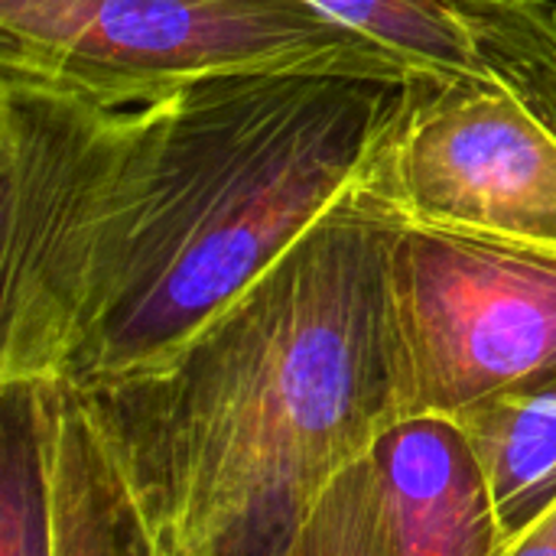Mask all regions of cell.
I'll use <instances>...</instances> for the list:
<instances>
[{
  "label": "cell",
  "instance_id": "cell-1",
  "mask_svg": "<svg viewBox=\"0 0 556 556\" xmlns=\"http://www.w3.org/2000/svg\"><path fill=\"white\" fill-rule=\"evenodd\" d=\"M401 85L248 75L101 104L0 72V381L166 365L355 186Z\"/></svg>",
  "mask_w": 556,
  "mask_h": 556
},
{
  "label": "cell",
  "instance_id": "cell-2",
  "mask_svg": "<svg viewBox=\"0 0 556 556\" xmlns=\"http://www.w3.org/2000/svg\"><path fill=\"white\" fill-rule=\"evenodd\" d=\"M78 391L166 556H283L401 424L384 218L352 186L166 365Z\"/></svg>",
  "mask_w": 556,
  "mask_h": 556
},
{
  "label": "cell",
  "instance_id": "cell-3",
  "mask_svg": "<svg viewBox=\"0 0 556 556\" xmlns=\"http://www.w3.org/2000/svg\"><path fill=\"white\" fill-rule=\"evenodd\" d=\"M0 72L101 104L248 75L410 78L309 0H0Z\"/></svg>",
  "mask_w": 556,
  "mask_h": 556
},
{
  "label": "cell",
  "instance_id": "cell-4",
  "mask_svg": "<svg viewBox=\"0 0 556 556\" xmlns=\"http://www.w3.org/2000/svg\"><path fill=\"white\" fill-rule=\"evenodd\" d=\"M384 313L401 420L556 371V254L384 218Z\"/></svg>",
  "mask_w": 556,
  "mask_h": 556
},
{
  "label": "cell",
  "instance_id": "cell-5",
  "mask_svg": "<svg viewBox=\"0 0 556 556\" xmlns=\"http://www.w3.org/2000/svg\"><path fill=\"white\" fill-rule=\"evenodd\" d=\"M355 195L397 225L556 254V130L495 85L417 72Z\"/></svg>",
  "mask_w": 556,
  "mask_h": 556
},
{
  "label": "cell",
  "instance_id": "cell-6",
  "mask_svg": "<svg viewBox=\"0 0 556 556\" xmlns=\"http://www.w3.org/2000/svg\"><path fill=\"white\" fill-rule=\"evenodd\" d=\"M410 75L495 85L556 130L554 0H309Z\"/></svg>",
  "mask_w": 556,
  "mask_h": 556
},
{
  "label": "cell",
  "instance_id": "cell-7",
  "mask_svg": "<svg viewBox=\"0 0 556 556\" xmlns=\"http://www.w3.org/2000/svg\"><path fill=\"white\" fill-rule=\"evenodd\" d=\"M401 556H498L505 531L485 472L450 417H407L371 453Z\"/></svg>",
  "mask_w": 556,
  "mask_h": 556
},
{
  "label": "cell",
  "instance_id": "cell-8",
  "mask_svg": "<svg viewBox=\"0 0 556 556\" xmlns=\"http://www.w3.org/2000/svg\"><path fill=\"white\" fill-rule=\"evenodd\" d=\"M49 384L59 556H166L81 391Z\"/></svg>",
  "mask_w": 556,
  "mask_h": 556
},
{
  "label": "cell",
  "instance_id": "cell-9",
  "mask_svg": "<svg viewBox=\"0 0 556 556\" xmlns=\"http://www.w3.org/2000/svg\"><path fill=\"white\" fill-rule=\"evenodd\" d=\"M453 420L485 472L508 541L556 502V371Z\"/></svg>",
  "mask_w": 556,
  "mask_h": 556
},
{
  "label": "cell",
  "instance_id": "cell-10",
  "mask_svg": "<svg viewBox=\"0 0 556 556\" xmlns=\"http://www.w3.org/2000/svg\"><path fill=\"white\" fill-rule=\"evenodd\" d=\"M0 556H59L49 381H0Z\"/></svg>",
  "mask_w": 556,
  "mask_h": 556
},
{
  "label": "cell",
  "instance_id": "cell-11",
  "mask_svg": "<svg viewBox=\"0 0 556 556\" xmlns=\"http://www.w3.org/2000/svg\"><path fill=\"white\" fill-rule=\"evenodd\" d=\"M283 556H401L388 492L371 456L326 489Z\"/></svg>",
  "mask_w": 556,
  "mask_h": 556
},
{
  "label": "cell",
  "instance_id": "cell-12",
  "mask_svg": "<svg viewBox=\"0 0 556 556\" xmlns=\"http://www.w3.org/2000/svg\"><path fill=\"white\" fill-rule=\"evenodd\" d=\"M498 556H556V502L505 541Z\"/></svg>",
  "mask_w": 556,
  "mask_h": 556
}]
</instances>
